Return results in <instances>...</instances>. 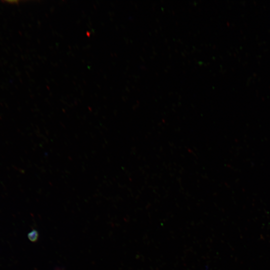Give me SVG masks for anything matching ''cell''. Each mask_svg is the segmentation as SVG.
<instances>
[{"mask_svg": "<svg viewBox=\"0 0 270 270\" xmlns=\"http://www.w3.org/2000/svg\"><path fill=\"white\" fill-rule=\"evenodd\" d=\"M28 239L32 242H36L38 237V231L35 230H34L30 232L28 235Z\"/></svg>", "mask_w": 270, "mask_h": 270, "instance_id": "obj_1", "label": "cell"}]
</instances>
